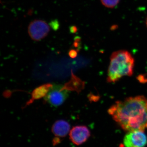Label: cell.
Masks as SVG:
<instances>
[{"label":"cell","mask_w":147,"mask_h":147,"mask_svg":"<svg viewBox=\"0 0 147 147\" xmlns=\"http://www.w3.org/2000/svg\"><path fill=\"white\" fill-rule=\"evenodd\" d=\"M108 112L125 131H144L147 128V98L143 96L117 101Z\"/></svg>","instance_id":"1"},{"label":"cell","mask_w":147,"mask_h":147,"mask_svg":"<svg viewBox=\"0 0 147 147\" xmlns=\"http://www.w3.org/2000/svg\"><path fill=\"white\" fill-rule=\"evenodd\" d=\"M134 65V58L128 51L121 50L114 52L110 57L108 82L115 83L123 76H131Z\"/></svg>","instance_id":"2"},{"label":"cell","mask_w":147,"mask_h":147,"mask_svg":"<svg viewBox=\"0 0 147 147\" xmlns=\"http://www.w3.org/2000/svg\"><path fill=\"white\" fill-rule=\"evenodd\" d=\"M65 86L62 85H53L49 92L44 97L46 102L54 106H59L68 97V90Z\"/></svg>","instance_id":"3"},{"label":"cell","mask_w":147,"mask_h":147,"mask_svg":"<svg viewBox=\"0 0 147 147\" xmlns=\"http://www.w3.org/2000/svg\"><path fill=\"white\" fill-rule=\"evenodd\" d=\"M50 31V26L45 21L35 20L32 21L28 27V32L32 39L39 41L47 36Z\"/></svg>","instance_id":"4"},{"label":"cell","mask_w":147,"mask_h":147,"mask_svg":"<svg viewBox=\"0 0 147 147\" xmlns=\"http://www.w3.org/2000/svg\"><path fill=\"white\" fill-rule=\"evenodd\" d=\"M147 143L146 135L143 131H128L124 138V147H144Z\"/></svg>","instance_id":"5"},{"label":"cell","mask_w":147,"mask_h":147,"mask_svg":"<svg viewBox=\"0 0 147 147\" xmlns=\"http://www.w3.org/2000/svg\"><path fill=\"white\" fill-rule=\"evenodd\" d=\"M90 131L85 125H76L71 129L69 136L71 143L79 146L87 142L90 136Z\"/></svg>","instance_id":"6"},{"label":"cell","mask_w":147,"mask_h":147,"mask_svg":"<svg viewBox=\"0 0 147 147\" xmlns=\"http://www.w3.org/2000/svg\"><path fill=\"white\" fill-rule=\"evenodd\" d=\"M71 130L68 122L64 120H59L53 124L51 128L52 133L55 137L61 138L66 137Z\"/></svg>","instance_id":"7"},{"label":"cell","mask_w":147,"mask_h":147,"mask_svg":"<svg viewBox=\"0 0 147 147\" xmlns=\"http://www.w3.org/2000/svg\"><path fill=\"white\" fill-rule=\"evenodd\" d=\"M52 86L53 85L50 84H45L34 90L32 93L31 98L27 102V105L32 103L34 100L45 97Z\"/></svg>","instance_id":"8"},{"label":"cell","mask_w":147,"mask_h":147,"mask_svg":"<svg viewBox=\"0 0 147 147\" xmlns=\"http://www.w3.org/2000/svg\"><path fill=\"white\" fill-rule=\"evenodd\" d=\"M120 0H100L101 3L104 6L109 8H113L118 4Z\"/></svg>","instance_id":"9"},{"label":"cell","mask_w":147,"mask_h":147,"mask_svg":"<svg viewBox=\"0 0 147 147\" xmlns=\"http://www.w3.org/2000/svg\"><path fill=\"white\" fill-rule=\"evenodd\" d=\"M49 26L55 31L57 30L59 28L60 24L57 20H52L49 24Z\"/></svg>","instance_id":"10"},{"label":"cell","mask_w":147,"mask_h":147,"mask_svg":"<svg viewBox=\"0 0 147 147\" xmlns=\"http://www.w3.org/2000/svg\"><path fill=\"white\" fill-rule=\"evenodd\" d=\"M69 55L71 58H75L77 55V52L75 50H71L69 52Z\"/></svg>","instance_id":"11"},{"label":"cell","mask_w":147,"mask_h":147,"mask_svg":"<svg viewBox=\"0 0 147 147\" xmlns=\"http://www.w3.org/2000/svg\"><path fill=\"white\" fill-rule=\"evenodd\" d=\"M69 31L72 34H75L78 31V28L75 26H71L69 28Z\"/></svg>","instance_id":"12"},{"label":"cell","mask_w":147,"mask_h":147,"mask_svg":"<svg viewBox=\"0 0 147 147\" xmlns=\"http://www.w3.org/2000/svg\"><path fill=\"white\" fill-rule=\"evenodd\" d=\"M61 140V139L60 138L55 137V138L53 139V145H54V146H57V145L60 143Z\"/></svg>","instance_id":"13"},{"label":"cell","mask_w":147,"mask_h":147,"mask_svg":"<svg viewBox=\"0 0 147 147\" xmlns=\"http://www.w3.org/2000/svg\"></svg>","instance_id":"14"}]
</instances>
